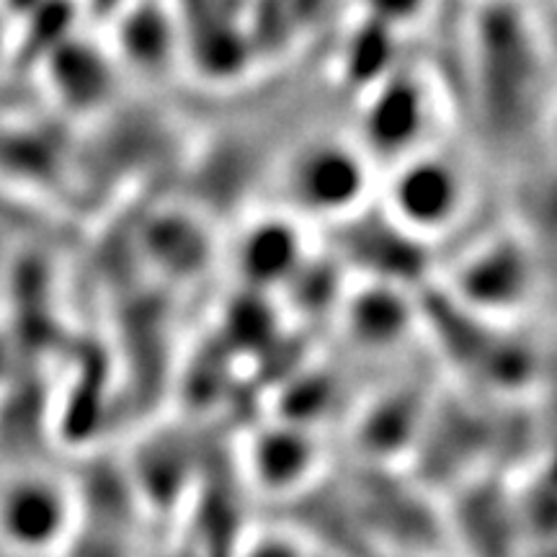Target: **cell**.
<instances>
[{
    "label": "cell",
    "instance_id": "cell-1",
    "mask_svg": "<svg viewBox=\"0 0 557 557\" xmlns=\"http://www.w3.org/2000/svg\"><path fill=\"white\" fill-rule=\"evenodd\" d=\"M65 527V504L50 483L18 478L0 491V540L21 553L54 545Z\"/></svg>",
    "mask_w": 557,
    "mask_h": 557
}]
</instances>
